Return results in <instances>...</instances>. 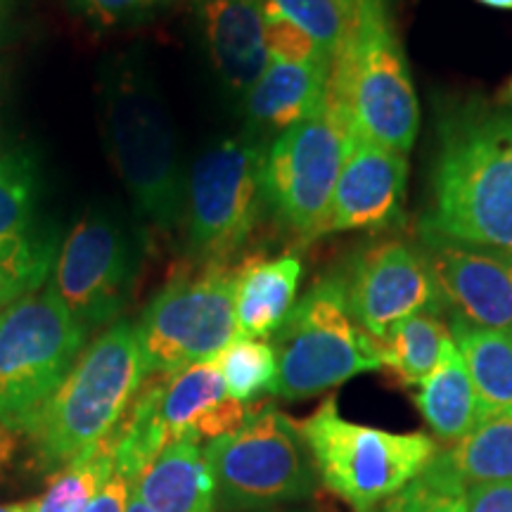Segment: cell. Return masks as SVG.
Instances as JSON below:
<instances>
[{
    "label": "cell",
    "mask_w": 512,
    "mask_h": 512,
    "mask_svg": "<svg viewBox=\"0 0 512 512\" xmlns=\"http://www.w3.org/2000/svg\"><path fill=\"white\" fill-rule=\"evenodd\" d=\"M451 335L482 406V418L512 411V335L451 318Z\"/></svg>",
    "instance_id": "23"
},
{
    "label": "cell",
    "mask_w": 512,
    "mask_h": 512,
    "mask_svg": "<svg viewBox=\"0 0 512 512\" xmlns=\"http://www.w3.org/2000/svg\"><path fill=\"white\" fill-rule=\"evenodd\" d=\"M427 245L434 283L453 316L512 335V254L458 242Z\"/></svg>",
    "instance_id": "16"
},
{
    "label": "cell",
    "mask_w": 512,
    "mask_h": 512,
    "mask_svg": "<svg viewBox=\"0 0 512 512\" xmlns=\"http://www.w3.org/2000/svg\"><path fill=\"white\" fill-rule=\"evenodd\" d=\"M415 406L441 441H460L475 430L482 406L458 347L448 349L444 361L420 384Z\"/></svg>",
    "instance_id": "22"
},
{
    "label": "cell",
    "mask_w": 512,
    "mask_h": 512,
    "mask_svg": "<svg viewBox=\"0 0 512 512\" xmlns=\"http://www.w3.org/2000/svg\"><path fill=\"white\" fill-rule=\"evenodd\" d=\"M363 3H387V0H363Z\"/></svg>",
    "instance_id": "41"
},
{
    "label": "cell",
    "mask_w": 512,
    "mask_h": 512,
    "mask_svg": "<svg viewBox=\"0 0 512 512\" xmlns=\"http://www.w3.org/2000/svg\"><path fill=\"white\" fill-rule=\"evenodd\" d=\"M15 15H17V0H0V48L8 43L15 27Z\"/></svg>",
    "instance_id": "34"
},
{
    "label": "cell",
    "mask_w": 512,
    "mask_h": 512,
    "mask_svg": "<svg viewBox=\"0 0 512 512\" xmlns=\"http://www.w3.org/2000/svg\"><path fill=\"white\" fill-rule=\"evenodd\" d=\"M0 453H3V446H0Z\"/></svg>",
    "instance_id": "42"
},
{
    "label": "cell",
    "mask_w": 512,
    "mask_h": 512,
    "mask_svg": "<svg viewBox=\"0 0 512 512\" xmlns=\"http://www.w3.org/2000/svg\"><path fill=\"white\" fill-rule=\"evenodd\" d=\"M10 302H15V297H12V292L8 290V285H5L3 280H0V311H3Z\"/></svg>",
    "instance_id": "36"
},
{
    "label": "cell",
    "mask_w": 512,
    "mask_h": 512,
    "mask_svg": "<svg viewBox=\"0 0 512 512\" xmlns=\"http://www.w3.org/2000/svg\"><path fill=\"white\" fill-rule=\"evenodd\" d=\"M408 157L354 133L337 178L328 216L318 235L344 230H382L403 214Z\"/></svg>",
    "instance_id": "15"
},
{
    "label": "cell",
    "mask_w": 512,
    "mask_h": 512,
    "mask_svg": "<svg viewBox=\"0 0 512 512\" xmlns=\"http://www.w3.org/2000/svg\"><path fill=\"white\" fill-rule=\"evenodd\" d=\"M320 479L356 512H370L413 482L437 456L422 432H387L344 420L330 396L299 422Z\"/></svg>",
    "instance_id": "6"
},
{
    "label": "cell",
    "mask_w": 512,
    "mask_h": 512,
    "mask_svg": "<svg viewBox=\"0 0 512 512\" xmlns=\"http://www.w3.org/2000/svg\"><path fill=\"white\" fill-rule=\"evenodd\" d=\"M202 34L223 86L245 93L266 72V0H204Z\"/></svg>",
    "instance_id": "18"
},
{
    "label": "cell",
    "mask_w": 512,
    "mask_h": 512,
    "mask_svg": "<svg viewBox=\"0 0 512 512\" xmlns=\"http://www.w3.org/2000/svg\"><path fill=\"white\" fill-rule=\"evenodd\" d=\"M57 245L36 216V174L27 155L0 147V280L12 297L48 283Z\"/></svg>",
    "instance_id": "14"
},
{
    "label": "cell",
    "mask_w": 512,
    "mask_h": 512,
    "mask_svg": "<svg viewBox=\"0 0 512 512\" xmlns=\"http://www.w3.org/2000/svg\"><path fill=\"white\" fill-rule=\"evenodd\" d=\"M133 494L152 512H214V477L204 448L178 439L140 472Z\"/></svg>",
    "instance_id": "20"
},
{
    "label": "cell",
    "mask_w": 512,
    "mask_h": 512,
    "mask_svg": "<svg viewBox=\"0 0 512 512\" xmlns=\"http://www.w3.org/2000/svg\"><path fill=\"white\" fill-rule=\"evenodd\" d=\"M0 107H3V69H0Z\"/></svg>",
    "instance_id": "39"
},
{
    "label": "cell",
    "mask_w": 512,
    "mask_h": 512,
    "mask_svg": "<svg viewBox=\"0 0 512 512\" xmlns=\"http://www.w3.org/2000/svg\"><path fill=\"white\" fill-rule=\"evenodd\" d=\"M117 430L83 456L50 477L48 489L34 501V512H83L114 470Z\"/></svg>",
    "instance_id": "26"
},
{
    "label": "cell",
    "mask_w": 512,
    "mask_h": 512,
    "mask_svg": "<svg viewBox=\"0 0 512 512\" xmlns=\"http://www.w3.org/2000/svg\"><path fill=\"white\" fill-rule=\"evenodd\" d=\"M238 271L200 264L197 271L174 275L155 294L136 323L147 375H176L195 363L214 361L238 337Z\"/></svg>",
    "instance_id": "10"
},
{
    "label": "cell",
    "mask_w": 512,
    "mask_h": 512,
    "mask_svg": "<svg viewBox=\"0 0 512 512\" xmlns=\"http://www.w3.org/2000/svg\"><path fill=\"white\" fill-rule=\"evenodd\" d=\"M216 366L226 384V392L235 401L249 403L264 394L275 392L278 361L271 342L266 339L235 337L226 349L216 356Z\"/></svg>",
    "instance_id": "28"
},
{
    "label": "cell",
    "mask_w": 512,
    "mask_h": 512,
    "mask_svg": "<svg viewBox=\"0 0 512 512\" xmlns=\"http://www.w3.org/2000/svg\"><path fill=\"white\" fill-rule=\"evenodd\" d=\"M157 380L155 411L166 439H219L247 420L249 408L226 392L214 361L195 363L176 375H152Z\"/></svg>",
    "instance_id": "17"
},
{
    "label": "cell",
    "mask_w": 512,
    "mask_h": 512,
    "mask_svg": "<svg viewBox=\"0 0 512 512\" xmlns=\"http://www.w3.org/2000/svg\"><path fill=\"white\" fill-rule=\"evenodd\" d=\"M275 396L302 401L382 368L380 344L351 318L344 280H318L273 332Z\"/></svg>",
    "instance_id": "5"
},
{
    "label": "cell",
    "mask_w": 512,
    "mask_h": 512,
    "mask_svg": "<svg viewBox=\"0 0 512 512\" xmlns=\"http://www.w3.org/2000/svg\"><path fill=\"white\" fill-rule=\"evenodd\" d=\"M266 48L271 60L287 64H320L332 67V57L323 46L290 19L266 8Z\"/></svg>",
    "instance_id": "30"
},
{
    "label": "cell",
    "mask_w": 512,
    "mask_h": 512,
    "mask_svg": "<svg viewBox=\"0 0 512 512\" xmlns=\"http://www.w3.org/2000/svg\"><path fill=\"white\" fill-rule=\"evenodd\" d=\"M302 261L294 254L240 266L235 294L238 337L266 339L283 325L297 304Z\"/></svg>",
    "instance_id": "21"
},
{
    "label": "cell",
    "mask_w": 512,
    "mask_h": 512,
    "mask_svg": "<svg viewBox=\"0 0 512 512\" xmlns=\"http://www.w3.org/2000/svg\"><path fill=\"white\" fill-rule=\"evenodd\" d=\"M467 512H512V482L470 486Z\"/></svg>",
    "instance_id": "33"
},
{
    "label": "cell",
    "mask_w": 512,
    "mask_h": 512,
    "mask_svg": "<svg viewBox=\"0 0 512 512\" xmlns=\"http://www.w3.org/2000/svg\"><path fill=\"white\" fill-rule=\"evenodd\" d=\"M370 512H467V486L441 451L413 482Z\"/></svg>",
    "instance_id": "29"
},
{
    "label": "cell",
    "mask_w": 512,
    "mask_h": 512,
    "mask_svg": "<svg viewBox=\"0 0 512 512\" xmlns=\"http://www.w3.org/2000/svg\"><path fill=\"white\" fill-rule=\"evenodd\" d=\"M88 17L100 24H119L150 15L169 0H76Z\"/></svg>",
    "instance_id": "31"
},
{
    "label": "cell",
    "mask_w": 512,
    "mask_h": 512,
    "mask_svg": "<svg viewBox=\"0 0 512 512\" xmlns=\"http://www.w3.org/2000/svg\"><path fill=\"white\" fill-rule=\"evenodd\" d=\"M377 344L382 368H387L403 387H420L444 361L448 349L456 347V339L437 313H418L401 320Z\"/></svg>",
    "instance_id": "24"
},
{
    "label": "cell",
    "mask_w": 512,
    "mask_h": 512,
    "mask_svg": "<svg viewBox=\"0 0 512 512\" xmlns=\"http://www.w3.org/2000/svg\"><path fill=\"white\" fill-rule=\"evenodd\" d=\"M477 3L489 5V8L496 10H512V0H477Z\"/></svg>",
    "instance_id": "38"
},
{
    "label": "cell",
    "mask_w": 512,
    "mask_h": 512,
    "mask_svg": "<svg viewBox=\"0 0 512 512\" xmlns=\"http://www.w3.org/2000/svg\"><path fill=\"white\" fill-rule=\"evenodd\" d=\"M368 5L363 0H266V8L278 12L304 29L330 57L349 41ZM387 5V3H384Z\"/></svg>",
    "instance_id": "27"
},
{
    "label": "cell",
    "mask_w": 512,
    "mask_h": 512,
    "mask_svg": "<svg viewBox=\"0 0 512 512\" xmlns=\"http://www.w3.org/2000/svg\"><path fill=\"white\" fill-rule=\"evenodd\" d=\"M136 271L138 256L131 235L114 216L95 209L62 240L50 285L88 335L110 325L126 309Z\"/></svg>",
    "instance_id": "12"
},
{
    "label": "cell",
    "mask_w": 512,
    "mask_h": 512,
    "mask_svg": "<svg viewBox=\"0 0 512 512\" xmlns=\"http://www.w3.org/2000/svg\"><path fill=\"white\" fill-rule=\"evenodd\" d=\"M330 69L320 64L268 62L266 72L245 95L252 131L280 136L290 126L316 117L328 93Z\"/></svg>",
    "instance_id": "19"
},
{
    "label": "cell",
    "mask_w": 512,
    "mask_h": 512,
    "mask_svg": "<svg viewBox=\"0 0 512 512\" xmlns=\"http://www.w3.org/2000/svg\"><path fill=\"white\" fill-rule=\"evenodd\" d=\"M102 121L114 169L152 226L171 230L183 216V176L169 107L150 67L119 57L102 76Z\"/></svg>",
    "instance_id": "3"
},
{
    "label": "cell",
    "mask_w": 512,
    "mask_h": 512,
    "mask_svg": "<svg viewBox=\"0 0 512 512\" xmlns=\"http://www.w3.org/2000/svg\"><path fill=\"white\" fill-rule=\"evenodd\" d=\"M422 238L512 254V112L467 107L441 124Z\"/></svg>",
    "instance_id": "1"
},
{
    "label": "cell",
    "mask_w": 512,
    "mask_h": 512,
    "mask_svg": "<svg viewBox=\"0 0 512 512\" xmlns=\"http://www.w3.org/2000/svg\"><path fill=\"white\" fill-rule=\"evenodd\" d=\"M446 458L465 486L512 482V411L484 415Z\"/></svg>",
    "instance_id": "25"
},
{
    "label": "cell",
    "mask_w": 512,
    "mask_h": 512,
    "mask_svg": "<svg viewBox=\"0 0 512 512\" xmlns=\"http://www.w3.org/2000/svg\"><path fill=\"white\" fill-rule=\"evenodd\" d=\"M325 100L358 136L408 157L420 128V107L384 3L368 5L354 34L332 57Z\"/></svg>",
    "instance_id": "4"
},
{
    "label": "cell",
    "mask_w": 512,
    "mask_h": 512,
    "mask_svg": "<svg viewBox=\"0 0 512 512\" xmlns=\"http://www.w3.org/2000/svg\"><path fill=\"white\" fill-rule=\"evenodd\" d=\"M145 377L136 325L117 320L81 351L55 394L24 425L41 470L55 475L110 437Z\"/></svg>",
    "instance_id": "2"
},
{
    "label": "cell",
    "mask_w": 512,
    "mask_h": 512,
    "mask_svg": "<svg viewBox=\"0 0 512 512\" xmlns=\"http://www.w3.org/2000/svg\"><path fill=\"white\" fill-rule=\"evenodd\" d=\"M342 280L351 318L375 342H382L401 320L418 313L439 316L446 309L427 254L403 240L363 249Z\"/></svg>",
    "instance_id": "13"
},
{
    "label": "cell",
    "mask_w": 512,
    "mask_h": 512,
    "mask_svg": "<svg viewBox=\"0 0 512 512\" xmlns=\"http://www.w3.org/2000/svg\"><path fill=\"white\" fill-rule=\"evenodd\" d=\"M126 512H152L150 508H147V505L140 501V498L133 494L131 496V501H128V508H126Z\"/></svg>",
    "instance_id": "37"
},
{
    "label": "cell",
    "mask_w": 512,
    "mask_h": 512,
    "mask_svg": "<svg viewBox=\"0 0 512 512\" xmlns=\"http://www.w3.org/2000/svg\"><path fill=\"white\" fill-rule=\"evenodd\" d=\"M505 95H508V100L512 102V81H510V86H508V93H505Z\"/></svg>",
    "instance_id": "40"
},
{
    "label": "cell",
    "mask_w": 512,
    "mask_h": 512,
    "mask_svg": "<svg viewBox=\"0 0 512 512\" xmlns=\"http://www.w3.org/2000/svg\"><path fill=\"white\" fill-rule=\"evenodd\" d=\"M0 512H34V501H29V503H5V505H0Z\"/></svg>",
    "instance_id": "35"
},
{
    "label": "cell",
    "mask_w": 512,
    "mask_h": 512,
    "mask_svg": "<svg viewBox=\"0 0 512 512\" xmlns=\"http://www.w3.org/2000/svg\"><path fill=\"white\" fill-rule=\"evenodd\" d=\"M351 140L349 119L325 100L316 117L290 126L268 145L264 200L287 230L318 238Z\"/></svg>",
    "instance_id": "11"
},
{
    "label": "cell",
    "mask_w": 512,
    "mask_h": 512,
    "mask_svg": "<svg viewBox=\"0 0 512 512\" xmlns=\"http://www.w3.org/2000/svg\"><path fill=\"white\" fill-rule=\"evenodd\" d=\"M221 512H256L309 498L318 475L299 425L275 408L249 411L235 432L204 448Z\"/></svg>",
    "instance_id": "7"
},
{
    "label": "cell",
    "mask_w": 512,
    "mask_h": 512,
    "mask_svg": "<svg viewBox=\"0 0 512 512\" xmlns=\"http://www.w3.org/2000/svg\"><path fill=\"white\" fill-rule=\"evenodd\" d=\"M133 486H136V475L126 470L124 465L114 463L110 479L83 512H126L128 501L133 496Z\"/></svg>",
    "instance_id": "32"
},
{
    "label": "cell",
    "mask_w": 512,
    "mask_h": 512,
    "mask_svg": "<svg viewBox=\"0 0 512 512\" xmlns=\"http://www.w3.org/2000/svg\"><path fill=\"white\" fill-rule=\"evenodd\" d=\"M50 280L0 311V427L22 432L60 387L86 344Z\"/></svg>",
    "instance_id": "8"
},
{
    "label": "cell",
    "mask_w": 512,
    "mask_h": 512,
    "mask_svg": "<svg viewBox=\"0 0 512 512\" xmlns=\"http://www.w3.org/2000/svg\"><path fill=\"white\" fill-rule=\"evenodd\" d=\"M266 145L261 138H226L192 164L183 190L188 252L197 264L238 256L259 226L264 200Z\"/></svg>",
    "instance_id": "9"
}]
</instances>
